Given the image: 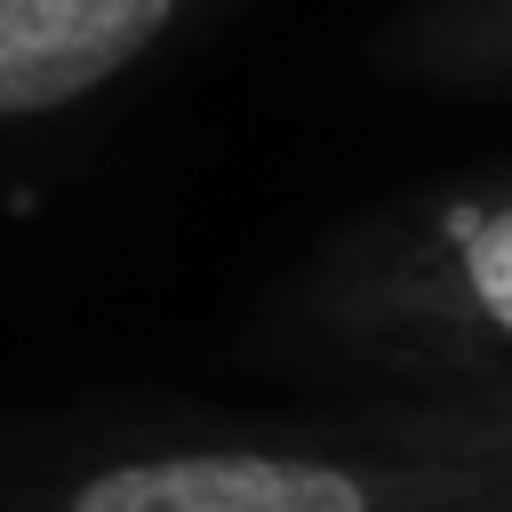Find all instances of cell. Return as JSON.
I'll return each mask as SVG.
<instances>
[{
    "label": "cell",
    "instance_id": "cell-1",
    "mask_svg": "<svg viewBox=\"0 0 512 512\" xmlns=\"http://www.w3.org/2000/svg\"><path fill=\"white\" fill-rule=\"evenodd\" d=\"M264 352L368 400L512 384V168L336 224L272 296Z\"/></svg>",
    "mask_w": 512,
    "mask_h": 512
},
{
    "label": "cell",
    "instance_id": "cell-2",
    "mask_svg": "<svg viewBox=\"0 0 512 512\" xmlns=\"http://www.w3.org/2000/svg\"><path fill=\"white\" fill-rule=\"evenodd\" d=\"M0 512H512V472L344 432H184L112 456L0 440Z\"/></svg>",
    "mask_w": 512,
    "mask_h": 512
},
{
    "label": "cell",
    "instance_id": "cell-3",
    "mask_svg": "<svg viewBox=\"0 0 512 512\" xmlns=\"http://www.w3.org/2000/svg\"><path fill=\"white\" fill-rule=\"evenodd\" d=\"M232 0H0V168L176 64Z\"/></svg>",
    "mask_w": 512,
    "mask_h": 512
},
{
    "label": "cell",
    "instance_id": "cell-4",
    "mask_svg": "<svg viewBox=\"0 0 512 512\" xmlns=\"http://www.w3.org/2000/svg\"><path fill=\"white\" fill-rule=\"evenodd\" d=\"M376 64L424 88L512 96V0H408L376 32Z\"/></svg>",
    "mask_w": 512,
    "mask_h": 512
},
{
    "label": "cell",
    "instance_id": "cell-5",
    "mask_svg": "<svg viewBox=\"0 0 512 512\" xmlns=\"http://www.w3.org/2000/svg\"><path fill=\"white\" fill-rule=\"evenodd\" d=\"M352 424H368L392 448H424V456H472V464H504L512 472V384H480V392H416V400H368Z\"/></svg>",
    "mask_w": 512,
    "mask_h": 512
}]
</instances>
